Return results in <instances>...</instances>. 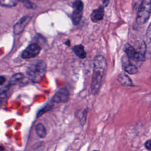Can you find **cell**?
I'll return each instance as SVG.
<instances>
[{
    "label": "cell",
    "mask_w": 151,
    "mask_h": 151,
    "mask_svg": "<svg viewBox=\"0 0 151 151\" xmlns=\"http://www.w3.org/2000/svg\"><path fill=\"white\" fill-rule=\"evenodd\" d=\"M93 73L91 83V92L96 94L100 90L106 70V60L100 55H96L93 61Z\"/></svg>",
    "instance_id": "obj_1"
},
{
    "label": "cell",
    "mask_w": 151,
    "mask_h": 151,
    "mask_svg": "<svg viewBox=\"0 0 151 151\" xmlns=\"http://www.w3.org/2000/svg\"><path fill=\"white\" fill-rule=\"evenodd\" d=\"M46 70L47 65L45 62L37 60L29 64L27 70V74L31 81L37 83L45 76Z\"/></svg>",
    "instance_id": "obj_2"
},
{
    "label": "cell",
    "mask_w": 151,
    "mask_h": 151,
    "mask_svg": "<svg viewBox=\"0 0 151 151\" xmlns=\"http://www.w3.org/2000/svg\"><path fill=\"white\" fill-rule=\"evenodd\" d=\"M151 14V0H142L137 14L136 22L142 25L147 22Z\"/></svg>",
    "instance_id": "obj_3"
},
{
    "label": "cell",
    "mask_w": 151,
    "mask_h": 151,
    "mask_svg": "<svg viewBox=\"0 0 151 151\" xmlns=\"http://www.w3.org/2000/svg\"><path fill=\"white\" fill-rule=\"evenodd\" d=\"M74 11L71 15V19L73 22L76 25L78 24L82 17L83 9V4L80 0H76L73 3Z\"/></svg>",
    "instance_id": "obj_4"
},
{
    "label": "cell",
    "mask_w": 151,
    "mask_h": 151,
    "mask_svg": "<svg viewBox=\"0 0 151 151\" xmlns=\"http://www.w3.org/2000/svg\"><path fill=\"white\" fill-rule=\"evenodd\" d=\"M41 51L40 46L36 44L32 43L28 45L22 52L21 56L24 59H29L37 56Z\"/></svg>",
    "instance_id": "obj_5"
},
{
    "label": "cell",
    "mask_w": 151,
    "mask_h": 151,
    "mask_svg": "<svg viewBox=\"0 0 151 151\" xmlns=\"http://www.w3.org/2000/svg\"><path fill=\"white\" fill-rule=\"evenodd\" d=\"M124 51L126 56L130 59L134 61H141L145 60V58L142 57L135 50L134 47L129 44H126L124 47Z\"/></svg>",
    "instance_id": "obj_6"
},
{
    "label": "cell",
    "mask_w": 151,
    "mask_h": 151,
    "mask_svg": "<svg viewBox=\"0 0 151 151\" xmlns=\"http://www.w3.org/2000/svg\"><path fill=\"white\" fill-rule=\"evenodd\" d=\"M122 63L123 70L125 72L130 74H134L137 73L138 69L137 67L130 62V59L126 55L123 57L122 59Z\"/></svg>",
    "instance_id": "obj_7"
},
{
    "label": "cell",
    "mask_w": 151,
    "mask_h": 151,
    "mask_svg": "<svg viewBox=\"0 0 151 151\" xmlns=\"http://www.w3.org/2000/svg\"><path fill=\"white\" fill-rule=\"evenodd\" d=\"M31 18V16L25 15L21 18L14 27V32L15 34H20L25 28V26L29 22Z\"/></svg>",
    "instance_id": "obj_8"
},
{
    "label": "cell",
    "mask_w": 151,
    "mask_h": 151,
    "mask_svg": "<svg viewBox=\"0 0 151 151\" xmlns=\"http://www.w3.org/2000/svg\"><path fill=\"white\" fill-rule=\"evenodd\" d=\"M69 98V93L65 88H61L54 95L52 100L56 103L67 102Z\"/></svg>",
    "instance_id": "obj_9"
},
{
    "label": "cell",
    "mask_w": 151,
    "mask_h": 151,
    "mask_svg": "<svg viewBox=\"0 0 151 151\" xmlns=\"http://www.w3.org/2000/svg\"><path fill=\"white\" fill-rule=\"evenodd\" d=\"M104 15V9L103 6H100L99 8L94 10L91 15V21L96 22L102 19Z\"/></svg>",
    "instance_id": "obj_10"
},
{
    "label": "cell",
    "mask_w": 151,
    "mask_h": 151,
    "mask_svg": "<svg viewBox=\"0 0 151 151\" xmlns=\"http://www.w3.org/2000/svg\"><path fill=\"white\" fill-rule=\"evenodd\" d=\"M117 80L119 81V82L123 85V86H133V82L132 81V80L130 78V77L126 75V74L123 73H121L119 74V75L118 76V78Z\"/></svg>",
    "instance_id": "obj_11"
},
{
    "label": "cell",
    "mask_w": 151,
    "mask_h": 151,
    "mask_svg": "<svg viewBox=\"0 0 151 151\" xmlns=\"http://www.w3.org/2000/svg\"><path fill=\"white\" fill-rule=\"evenodd\" d=\"M134 48L142 57L145 58V53L146 51V45L144 41L141 40L136 41L134 46Z\"/></svg>",
    "instance_id": "obj_12"
},
{
    "label": "cell",
    "mask_w": 151,
    "mask_h": 151,
    "mask_svg": "<svg viewBox=\"0 0 151 151\" xmlns=\"http://www.w3.org/2000/svg\"><path fill=\"white\" fill-rule=\"evenodd\" d=\"M73 51L80 58H84L86 57V52L84 50V47L82 45H75L73 48Z\"/></svg>",
    "instance_id": "obj_13"
},
{
    "label": "cell",
    "mask_w": 151,
    "mask_h": 151,
    "mask_svg": "<svg viewBox=\"0 0 151 151\" xmlns=\"http://www.w3.org/2000/svg\"><path fill=\"white\" fill-rule=\"evenodd\" d=\"M35 132L38 136L41 138H44L46 136L47 132L44 126L42 123H38L35 128Z\"/></svg>",
    "instance_id": "obj_14"
},
{
    "label": "cell",
    "mask_w": 151,
    "mask_h": 151,
    "mask_svg": "<svg viewBox=\"0 0 151 151\" xmlns=\"http://www.w3.org/2000/svg\"><path fill=\"white\" fill-rule=\"evenodd\" d=\"M23 74L21 73H17L14 74L10 79L9 85H15L19 83L23 78Z\"/></svg>",
    "instance_id": "obj_15"
},
{
    "label": "cell",
    "mask_w": 151,
    "mask_h": 151,
    "mask_svg": "<svg viewBox=\"0 0 151 151\" xmlns=\"http://www.w3.org/2000/svg\"><path fill=\"white\" fill-rule=\"evenodd\" d=\"M19 0H0V5L12 7L15 6Z\"/></svg>",
    "instance_id": "obj_16"
},
{
    "label": "cell",
    "mask_w": 151,
    "mask_h": 151,
    "mask_svg": "<svg viewBox=\"0 0 151 151\" xmlns=\"http://www.w3.org/2000/svg\"><path fill=\"white\" fill-rule=\"evenodd\" d=\"M146 36L147 40L149 41L150 42H151V23L150 24L149 26L148 27L147 30V33H146Z\"/></svg>",
    "instance_id": "obj_17"
},
{
    "label": "cell",
    "mask_w": 151,
    "mask_h": 151,
    "mask_svg": "<svg viewBox=\"0 0 151 151\" xmlns=\"http://www.w3.org/2000/svg\"><path fill=\"white\" fill-rule=\"evenodd\" d=\"M145 147L147 150L151 151V140H149L145 143Z\"/></svg>",
    "instance_id": "obj_18"
},
{
    "label": "cell",
    "mask_w": 151,
    "mask_h": 151,
    "mask_svg": "<svg viewBox=\"0 0 151 151\" xmlns=\"http://www.w3.org/2000/svg\"><path fill=\"white\" fill-rule=\"evenodd\" d=\"M5 81V77L4 76H0V85H2Z\"/></svg>",
    "instance_id": "obj_19"
},
{
    "label": "cell",
    "mask_w": 151,
    "mask_h": 151,
    "mask_svg": "<svg viewBox=\"0 0 151 151\" xmlns=\"http://www.w3.org/2000/svg\"><path fill=\"white\" fill-rule=\"evenodd\" d=\"M109 1V0H102L103 3L104 4H107V3H108Z\"/></svg>",
    "instance_id": "obj_20"
},
{
    "label": "cell",
    "mask_w": 151,
    "mask_h": 151,
    "mask_svg": "<svg viewBox=\"0 0 151 151\" xmlns=\"http://www.w3.org/2000/svg\"><path fill=\"white\" fill-rule=\"evenodd\" d=\"M94 151H97V150H94Z\"/></svg>",
    "instance_id": "obj_21"
}]
</instances>
